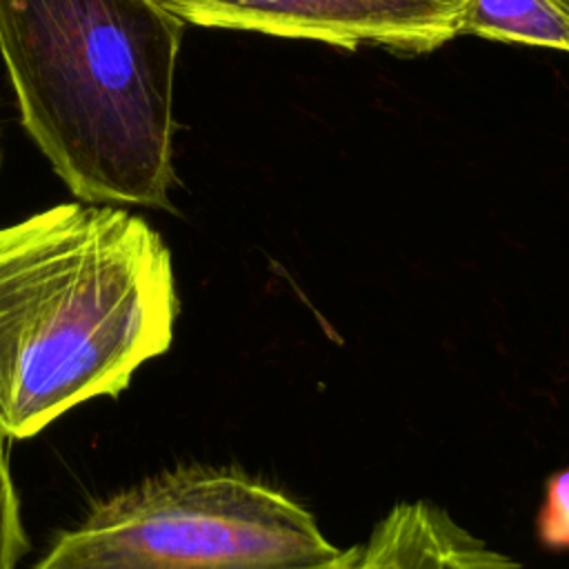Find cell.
<instances>
[{
    "label": "cell",
    "instance_id": "6da1fadb",
    "mask_svg": "<svg viewBox=\"0 0 569 569\" xmlns=\"http://www.w3.org/2000/svg\"><path fill=\"white\" fill-rule=\"evenodd\" d=\"M178 311L162 236L124 207L64 202L0 227V436L124 391Z\"/></svg>",
    "mask_w": 569,
    "mask_h": 569
},
{
    "label": "cell",
    "instance_id": "7a4b0ae2",
    "mask_svg": "<svg viewBox=\"0 0 569 569\" xmlns=\"http://www.w3.org/2000/svg\"><path fill=\"white\" fill-rule=\"evenodd\" d=\"M182 27L158 0H0L22 124L82 202L173 211Z\"/></svg>",
    "mask_w": 569,
    "mask_h": 569
},
{
    "label": "cell",
    "instance_id": "3957f363",
    "mask_svg": "<svg viewBox=\"0 0 569 569\" xmlns=\"http://www.w3.org/2000/svg\"><path fill=\"white\" fill-rule=\"evenodd\" d=\"M340 551L291 493L236 467L189 465L96 505L36 569H307Z\"/></svg>",
    "mask_w": 569,
    "mask_h": 569
},
{
    "label": "cell",
    "instance_id": "277c9868",
    "mask_svg": "<svg viewBox=\"0 0 569 569\" xmlns=\"http://www.w3.org/2000/svg\"><path fill=\"white\" fill-rule=\"evenodd\" d=\"M182 22L429 53L462 36V0H158Z\"/></svg>",
    "mask_w": 569,
    "mask_h": 569
},
{
    "label": "cell",
    "instance_id": "5b68a950",
    "mask_svg": "<svg viewBox=\"0 0 569 569\" xmlns=\"http://www.w3.org/2000/svg\"><path fill=\"white\" fill-rule=\"evenodd\" d=\"M353 569H525L431 500H400L358 545Z\"/></svg>",
    "mask_w": 569,
    "mask_h": 569
},
{
    "label": "cell",
    "instance_id": "8992f818",
    "mask_svg": "<svg viewBox=\"0 0 569 569\" xmlns=\"http://www.w3.org/2000/svg\"><path fill=\"white\" fill-rule=\"evenodd\" d=\"M460 33L569 53V0H462Z\"/></svg>",
    "mask_w": 569,
    "mask_h": 569
},
{
    "label": "cell",
    "instance_id": "52a82bcc",
    "mask_svg": "<svg viewBox=\"0 0 569 569\" xmlns=\"http://www.w3.org/2000/svg\"><path fill=\"white\" fill-rule=\"evenodd\" d=\"M4 436H0V569H18V562L29 551L20 516V498L11 478Z\"/></svg>",
    "mask_w": 569,
    "mask_h": 569
},
{
    "label": "cell",
    "instance_id": "ba28073f",
    "mask_svg": "<svg viewBox=\"0 0 569 569\" xmlns=\"http://www.w3.org/2000/svg\"><path fill=\"white\" fill-rule=\"evenodd\" d=\"M536 538L549 551H569V467L545 480V493L536 513Z\"/></svg>",
    "mask_w": 569,
    "mask_h": 569
},
{
    "label": "cell",
    "instance_id": "9c48e42d",
    "mask_svg": "<svg viewBox=\"0 0 569 569\" xmlns=\"http://www.w3.org/2000/svg\"><path fill=\"white\" fill-rule=\"evenodd\" d=\"M307 569H342V567L333 565V562H325V565H313V567H307Z\"/></svg>",
    "mask_w": 569,
    "mask_h": 569
}]
</instances>
